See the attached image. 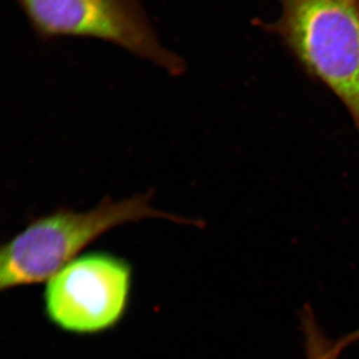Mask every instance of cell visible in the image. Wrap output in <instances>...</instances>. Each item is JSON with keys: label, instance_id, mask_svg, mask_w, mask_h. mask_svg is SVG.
<instances>
[{"label": "cell", "instance_id": "cell-1", "mask_svg": "<svg viewBox=\"0 0 359 359\" xmlns=\"http://www.w3.org/2000/svg\"><path fill=\"white\" fill-rule=\"evenodd\" d=\"M151 193L122 201L105 199L89 211L61 209L35 219L2 247L0 289L49 280L78 252L112 229L146 219L193 221L159 211L151 205Z\"/></svg>", "mask_w": 359, "mask_h": 359}, {"label": "cell", "instance_id": "cell-2", "mask_svg": "<svg viewBox=\"0 0 359 359\" xmlns=\"http://www.w3.org/2000/svg\"><path fill=\"white\" fill-rule=\"evenodd\" d=\"M275 32L344 104L359 133V0H283Z\"/></svg>", "mask_w": 359, "mask_h": 359}, {"label": "cell", "instance_id": "cell-3", "mask_svg": "<svg viewBox=\"0 0 359 359\" xmlns=\"http://www.w3.org/2000/svg\"><path fill=\"white\" fill-rule=\"evenodd\" d=\"M42 40L80 37L110 42L170 74L184 72L183 59L165 48L140 0H16Z\"/></svg>", "mask_w": 359, "mask_h": 359}, {"label": "cell", "instance_id": "cell-4", "mask_svg": "<svg viewBox=\"0 0 359 359\" xmlns=\"http://www.w3.org/2000/svg\"><path fill=\"white\" fill-rule=\"evenodd\" d=\"M131 268L112 255L76 257L47 280L45 311L61 330L96 334L114 327L128 304Z\"/></svg>", "mask_w": 359, "mask_h": 359}, {"label": "cell", "instance_id": "cell-5", "mask_svg": "<svg viewBox=\"0 0 359 359\" xmlns=\"http://www.w3.org/2000/svg\"><path fill=\"white\" fill-rule=\"evenodd\" d=\"M339 340L344 348H346V346H351V344H354V342L359 340V328L358 330H354L351 334H346V337H341V339Z\"/></svg>", "mask_w": 359, "mask_h": 359}]
</instances>
